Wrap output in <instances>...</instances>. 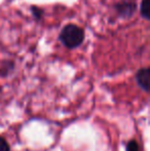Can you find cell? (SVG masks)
<instances>
[{
	"instance_id": "2",
	"label": "cell",
	"mask_w": 150,
	"mask_h": 151,
	"mask_svg": "<svg viewBox=\"0 0 150 151\" xmlns=\"http://www.w3.org/2000/svg\"><path fill=\"white\" fill-rule=\"evenodd\" d=\"M136 3L133 1H122L115 5V9L118 16L123 19H128L136 12Z\"/></svg>"
},
{
	"instance_id": "3",
	"label": "cell",
	"mask_w": 150,
	"mask_h": 151,
	"mask_svg": "<svg viewBox=\"0 0 150 151\" xmlns=\"http://www.w3.org/2000/svg\"><path fill=\"white\" fill-rule=\"evenodd\" d=\"M136 80L138 86L143 91H149V80H150V71L149 68H142L136 74Z\"/></svg>"
},
{
	"instance_id": "7",
	"label": "cell",
	"mask_w": 150,
	"mask_h": 151,
	"mask_svg": "<svg viewBox=\"0 0 150 151\" xmlns=\"http://www.w3.org/2000/svg\"><path fill=\"white\" fill-rule=\"evenodd\" d=\"M0 151H9L8 143L2 137H0Z\"/></svg>"
},
{
	"instance_id": "4",
	"label": "cell",
	"mask_w": 150,
	"mask_h": 151,
	"mask_svg": "<svg viewBox=\"0 0 150 151\" xmlns=\"http://www.w3.org/2000/svg\"><path fill=\"white\" fill-rule=\"evenodd\" d=\"M149 2L150 0H142L140 5V14L141 17L145 20H149Z\"/></svg>"
},
{
	"instance_id": "1",
	"label": "cell",
	"mask_w": 150,
	"mask_h": 151,
	"mask_svg": "<svg viewBox=\"0 0 150 151\" xmlns=\"http://www.w3.org/2000/svg\"><path fill=\"white\" fill-rule=\"evenodd\" d=\"M59 40L65 47L69 50H74L81 45L83 42L84 32L80 27L74 24L66 25L59 35Z\"/></svg>"
},
{
	"instance_id": "6",
	"label": "cell",
	"mask_w": 150,
	"mask_h": 151,
	"mask_svg": "<svg viewBox=\"0 0 150 151\" xmlns=\"http://www.w3.org/2000/svg\"><path fill=\"white\" fill-rule=\"evenodd\" d=\"M31 12H32V14H33V17H34L35 19H37V20L41 19V17H42V10L40 9L39 7L33 6V7L31 8Z\"/></svg>"
},
{
	"instance_id": "5",
	"label": "cell",
	"mask_w": 150,
	"mask_h": 151,
	"mask_svg": "<svg viewBox=\"0 0 150 151\" xmlns=\"http://www.w3.org/2000/svg\"><path fill=\"white\" fill-rule=\"evenodd\" d=\"M126 151H140V147L137 141L135 140H131L126 145Z\"/></svg>"
}]
</instances>
